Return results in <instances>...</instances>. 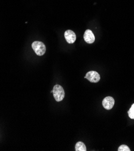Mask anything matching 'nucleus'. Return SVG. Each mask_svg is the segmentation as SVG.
<instances>
[{"mask_svg":"<svg viewBox=\"0 0 134 151\" xmlns=\"http://www.w3.org/2000/svg\"><path fill=\"white\" fill-rule=\"evenodd\" d=\"M83 38L85 41L89 44L94 43V42L95 41V36L91 30L90 29L86 30L83 35Z\"/></svg>","mask_w":134,"mask_h":151,"instance_id":"nucleus-6","label":"nucleus"},{"mask_svg":"<svg viewBox=\"0 0 134 151\" xmlns=\"http://www.w3.org/2000/svg\"><path fill=\"white\" fill-rule=\"evenodd\" d=\"M32 47L33 50L35 51V53L39 56L43 55L45 53H46V45L41 42L35 41L33 42Z\"/></svg>","mask_w":134,"mask_h":151,"instance_id":"nucleus-2","label":"nucleus"},{"mask_svg":"<svg viewBox=\"0 0 134 151\" xmlns=\"http://www.w3.org/2000/svg\"><path fill=\"white\" fill-rule=\"evenodd\" d=\"M53 93L54 98L57 102L62 101L65 97L64 90L61 86L59 84H56L54 86Z\"/></svg>","mask_w":134,"mask_h":151,"instance_id":"nucleus-1","label":"nucleus"},{"mask_svg":"<svg viewBox=\"0 0 134 151\" xmlns=\"http://www.w3.org/2000/svg\"><path fill=\"white\" fill-rule=\"evenodd\" d=\"M118 151H130V148L127 146L123 145L118 147Z\"/></svg>","mask_w":134,"mask_h":151,"instance_id":"nucleus-9","label":"nucleus"},{"mask_svg":"<svg viewBox=\"0 0 134 151\" xmlns=\"http://www.w3.org/2000/svg\"><path fill=\"white\" fill-rule=\"evenodd\" d=\"M115 104L114 99L112 97L108 96L104 98L102 102V105L103 107L106 110H111L114 107Z\"/></svg>","mask_w":134,"mask_h":151,"instance_id":"nucleus-4","label":"nucleus"},{"mask_svg":"<svg viewBox=\"0 0 134 151\" xmlns=\"http://www.w3.org/2000/svg\"><path fill=\"white\" fill-rule=\"evenodd\" d=\"M75 149L76 151H86V147L83 142H79L75 146Z\"/></svg>","mask_w":134,"mask_h":151,"instance_id":"nucleus-7","label":"nucleus"},{"mask_svg":"<svg viewBox=\"0 0 134 151\" xmlns=\"http://www.w3.org/2000/svg\"><path fill=\"white\" fill-rule=\"evenodd\" d=\"M128 114H129V116L130 117V119H134V104L132 105L131 108L129 110Z\"/></svg>","mask_w":134,"mask_h":151,"instance_id":"nucleus-8","label":"nucleus"},{"mask_svg":"<svg viewBox=\"0 0 134 151\" xmlns=\"http://www.w3.org/2000/svg\"><path fill=\"white\" fill-rule=\"evenodd\" d=\"M85 78L88 80L91 83H98L100 80V76L96 71H89L86 73V76L85 77Z\"/></svg>","mask_w":134,"mask_h":151,"instance_id":"nucleus-3","label":"nucleus"},{"mask_svg":"<svg viewBox=\"0 0 134 151\" xmlns=\"http://www.w3.org/2000/svg\"><path fill=\"white\" fill-rule=\"evenodd\" d=\"M64 36L67 42L70 44L73 43L76 40V35L75 33H74V32L72 31V30H70V29L67 30V31L65 32Z\"/></svg>","mask_w":134,"mask_h":151,"instance_id":"nucleus-5","label":"nucleus"}]
</instances>
